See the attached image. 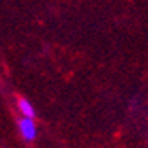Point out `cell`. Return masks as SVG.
<instances>
[{
  "mask_svg": "<svg viewBox=\"0 0 148 148\" xmlns=\"http://www.w3.org/2000/svg\"><path fill=\"white\" fill-rule=\"evenodd\" d=\"M18 109H20V112L23 114V117H28V119H34V108L31 104L28 99L25 98H18Z\"/></svg>",
  "mask_w": 148,
  "mask_h": 148,
  "instance_id": "2",
  "label": "cell"
},
{
  "mask_svg": "<svg viewBox=\"0 0 148 148\" xmlns=\"http://www.w3.org/2000/svg\"><path fill=\"white\" fill-rule=\"evenodd\" d=\"M18 129L20 134L23 135V138L26 142H33L38 135V129H36V122L34 119H28V117H21L18 121Z\"/></svg>",
  "mask_w": 148,
  "mask_h": 148,
  "instance_id": "1",
  "label": "cell"
}]
</instances>
